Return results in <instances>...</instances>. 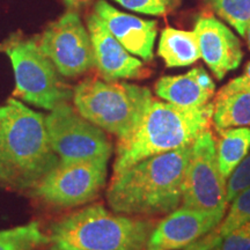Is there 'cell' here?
I'll return each instance as SVG.
<instances>
[{"label": "cell", "instance_id": "cell-1", "mask_svg": "<svg viewBox=\"0 0 250 250\" xmlns=\"http://www.w3.org/2000/svg\"><path fill=\"white\" fill-rule=\"evenodd\" d=\"M192 145L153 155L112 176L107 202L116 213L168 214L182 204Z\"/></svg>", "mask_w": 250, "mask_h": 250}, {"label": "cell", "instance_id": "cell-2", "mask_svg": "<svg viewBox=\"0 0 250 250\" xmlns=\"http://www.w3.org/2000/svg\"><path fill=\"white\" fill-rule=\"evenodd\" d=\"M58 164L45 117L17 99L0 105V186L33 189Z\"/></svg>", "mask_w": 250, "mask_h": 250}, {"label": "cell", "instance_id": "cell-3", "mask_svg": "<svg viewBox=\"0 0 250 250\" xmlns=\"http://www.w3.org/2000/svg\"><path fill=\"white\" fill-rule=\"evenodd\" d=\"M213 103L180 107L153 99L145 116L126 138L118 140L112 176H117L149 156L192 145L211 130Z\"/></svg>", "mask_w": 250, "mask_h": 250}, {"label": "cell", "instance_id": "cell-4", "mask_svg": "<svg viewBox=\"0 0 250 250\" xmlns=\"http://www.w3.org/2000/svg\"><path fill=\"white\" fill-rule=\"evenodd\" d=\"M156 223L93 204L51 225L50 250H146Z\"/></svg>", "mask_w": 250, "mask_h": 250}, {"label": "cell", "instance_id": "cell-5", "mask_svg": "<svg viewBox=\"0 0 250 250\" xmlns=\"http://www.w3.org/2000/svg\"><path fill=\"white\" fill-rule=\"evenodd\" d=\"M72 99L81 116L121 140L138 126L154 98L143 86L86 79L74 87Z\"/></svg>", "mask_w": 250, "mask_h": 250}, {"label": "cell", "instance_id": "cell-6", "mask_svg": "<svg viewBox=\"0 0 250 250\" xmlns=\"http://www.w3.org/2000/svg\"><path fill=\"white\" fill-rule=\"evenodd\" d=\"M0 51L5 52L12 62L15 94L24 102L51 111L73 98V89L41 51L36 40L17 33L0 44Z\"/></svg>", "mask_w": 250, "mask_h": 250}, {"label": "cell", "instance_id": "cell-7", "mask_svg": "<svg viewBox=\"0 0 250 250\" xmlns=\"http://www.w3.org/2000/svg\"><path fill=\"white\" fill-rule=\"evenodd\" d=\"M50 145L61 162H108L112 145L102 129L62 103L45 116Z\"/></svg>", "mask_w": 250, "mask_h": 250}, {"label": "cell", "instance_id": "cell-8", "mask_svg": "<svg viewBox=\"0 0 250 250\" xmlns=\"http://www.w3.org/2000/svg\"><path fill=\"white\" fill-rule=\"evenodd\" d=\"M105 161L61 162L31 189V195L56 208H70L95 199L107 180Z\"/></svg>", "mask_w": 250, "mask_h": 250}, {"label": "cell", "instance_id": "cell-9", "mask_svg": "<svg viewBox=\"0 0 250 250\" xmlns=\"http://www.w3.org/2000/svg\"><path fill=\"white\" fill-rule=\"evenodd\" d=\"M227 204V184L219 169L215 137L208 130L192 144L182 206L225 215Z\"/></svg>", "mask_w": 250, "mask_h": 250}, {"label": "cell", "instance_id": "cell-10", "mask_svg": "<svg viewBox=\"0 0 250 250\" xmlns=\"http://www.w3.org/2000/svg\"><path fill=\"white\" fill-rule=\"evenodd\" d=\"M36 41L62 77L74 78L95 67L89 33L77 11L50 23Z\"/></svg>", "mask_w": 250, "mask_h": 250}, {"label": "cell", "instance_id": "cell-11", "mask_svg": "<svg viewBox=\"0 0 250 250\" xmlns=\"http://www.w3.org/2000/svg\"><path fill=\"white\" fill-rule=\"evenodd\" d=\"M224 215L177 208L158 221L149 236L146 250H182L204 237L223 220Z\"/></svg>", "mask_w": 250, "mask_h": 250}, {"label": "cell", "instance_id": "cell-12", "mask_svg": "<svg viewBox=\"0 0 250 250\" xmlns=\"http://www.w3.org/2000/svg\"><path fill=\"white\" fill-rule=\"evenodd\" d=\"M87 30L92 41L94 62L103 80L140 79L147 76L143 62L121 44L95 13L87 17Z\"/></svg>", "mask_w": 250, "mask_h": 250}, {"label": "cell", "instance_id": "cell-13", "mask_svg": "<svg viewBox=\"0 0 250 250\" xmlns=\"http://www.w3.org/2000/svg\"><path fill=\"white\" fill-rule=\"evenodd\" d=\"M201 58L204 59L218 80L241 64V44L233 31L211 15L197 18L195 28Z\"/></svg>", "mask_w": 250, "mask_h": 250}, {"label": "cell", "instance_id": "cell-14", "mask_svg": "<svg viewBox=\"0 0 250 250\" xmlns=\"http://www.w3.org/2000/svg\"><path fill=\"white\" fill-rule=\"evenodd\" d=\"M94 13L101 19L109 31L131 55L145 62L153 59V49L158 33L155 20H143L138 17L118 11L105 0H99Z\"/></svg>", "mask_w": 250, "mask_h": 250}, {"label": "cell", "instance_id": "cell-15", "mask_svg": "<svg viewBox=\"0 0 250 250\" xmlns=\"http://www.w3.org/2000/svg\"><path fill=\"white\" fill-rule=\"evenodd\" d=\"M154 88L166 102L180 107H202L213 98L215 85L204 68L196 67L181 76L160 78Z\"/></svg>", "mask_w": 250, "mask_h": 250}, {"label": "cell", "instance_id": "cell-16", "mask_svg": "<svg viewBox=\"0 0 250 250\" xmlns=\"http://www.w3.org/2000/svg\"><path fill=\"white\" fill-rule=\"evenodd\" d=\"M212 124L217 131L250 127V92L223 87L213 100Z\"/></svg>", "mask_w": 250, "mask_h": 250}, {"label": "cell", "instance_id": "cell-17", "mask_svg": "<svg viewBox=\"0 0 250 250\" xmlns=\"http://www.w3.org/2000/svg\"><path fill=\"white\" fill-rule=\"evenodd\" d=\"M158 55L167 67H184L201 58L195 31L165 28L159 41Z\"/></svg>", "mask_w": 250, "mask_h": 250}, {"label": "cell", "instance_id": "cell-18", "mask_svg": "<svg viewBox=\"0 0 250 250\" xmlns=\"http://www.w3.org/2000/svg\"><path fill=\"white\" fill-rule=\"evenodd\" d=\"M218 132L219 138L215 139L218 165L221 175L227 181L250 152V127H230Z\"/></svg>", "mask_w": 250, "mask_h": 250}, {"label": "cell", "instance_id": "cell-19", "mask_svg": "<svg viewBox=\"0 0 250 250\" xmlns=\"http://www.w3.org/2000/svg\"><path fill=\"white\" fill-rule=\"evenodd\" d=\"M48 243L49 236L43 234L36 221L0 230V250H34Z\"/></svg>", "mask_w": 250, "mask_h": 250}, {"label": "cell", "instance_id": "cell-20", "mask_svg": "<svg viewBox=\"0 0 250 250\" xmlns=\"http://www.w3.org/2000/svg\"><path fill=\"white\" fill-rule=\"evenodd\" d=\"M208 2L239 35L246 36L250 24V0H208Z\"/></svg>", "mask_w": 250, "mask_h": 250}, {"label": "cell", "instance_id": "cell-21", "mask_svg": "<svg viewBox=\"0 0 250 250\" xmlns=\"http://www.w3.org/2000/svg\"><path fill=\"white\" fill-rule=\"evenodd\" d=\"M122 7L138 13L164 17L179 5L180 0H114Z\"/></svg>", "mask_w": 250, "mask_h": 250}, {"label": "cell", "instance_id": "cell-22", "mask_svg": "<svg viewBox=\"0 0 250 250\" xmlns=\"http://www.w3.org/2000/svg\"><path fill=\"white\" fill-rule=\"evenodd\" d=\"M250 188V153L240 162L227 180V203Z\"/></svg>", "mask_w": 250, "mask_h": 250}, {"label": "cell", "instance_id": "cell-23", "mask_svg": "<svg viewBox=\"0 0 250 250\" xmlns=\"http://www.w3.org/2000/svg\"><path fill=\"white\" fill-rule=\"evenodd\" d=\"M212 250H250V223L225 236Z\"/></svg>", "mask_w": 250, "mask_h": 250}, {"label": "cell", "instance_id": "cell-24", "mask_svg": "<svg viewBox=\"0 0 250 250\" xmlns=\"http://www.w3.org/2000/svg\"><path fill=\"white\" fill-rule=\"evenodd\" d=\"M225 87L233 90H248L250 92V62L246 65L242 76L230 80Z\"/></svg>", "mask_w": 250, "mask_h": 250}, {"label": "cell", "instance_id": "cell-25", "mask_svg": "<svg viewBox=\"0 0 250 250\" xmlns=\"http://www.w3.org/2000/svg\"><path fill=\"white\" fill-rule=\"evenodd\" d=\"M62 4H64L65 7L67 8V11H77L78 9L85 7L93 0H62Z\"/></svg>", "mask_w": 250, "mask_h": 250}, {"label": "cell", "instance_id": "cell-26", "mask_svg": "<svg viewBox=\"0 0 250 250\" xmlns=\"http://www.w3.org/2000/svg\"><path fill=\"white\" fill-rule=\"evenodd\" d=\"M246 40H247V43H248V48L250 49V24L248 26V29H247V33H246Z\"/></svg>", "mask_w": 250, "mask_h": 250}]
</instances>
